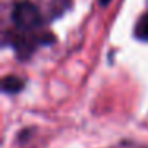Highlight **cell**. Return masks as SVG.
Wrapping results in <instances>:
<instances>
[{
    "label": "cell",
    "mask_w": 148,
    "mask_h": 148,
    "mask_svg": "<svg viewBox=\"0 0 148 148\" xmlns=\"http://www.w3.org/2000/svg\"><path fill=\"white\" fill-rule=\"evenodd\" d=\"M11 19H13L14 26L21 32H32L42 27V14H40L38 8L30 2H18L13 8L11 13Z\"/></svg>",
    "instance_id": "obj_1"
},
{
    "label": "cell",
    "mask_w": 148,
    "mask_h": 148,
    "mask_svg": "<svg viewBox=\"0 0 148 148\" xmlns=\"http://www.w3.org/2000/svg\"><path fill=\"white\" fill-rule=\"evenodd\" d=\"M110 2H112V0H100V5H102V7H107Z\"/></svg>",
    "instance_id": "obj_4"
},
{
    "label": "cell",
    "mask_w": 148,
    "mask_h": 148,
    "mask_svg": "<svg viewBox=\"0 0 148 148\" xmlns=\"http://www.w3.org/2000/svg\"><path fill=\"white\" fill-rule=\"evenodd\" d=\"M23 88H24V80L19 77H16V75H8V77H5L3 81H2V89L7 94H16V92H19Z\"/></svg>",
    "instance_id": "obj_2"
},
{
    "label": "cell",
    "mask_w": 148,
    "mask_h": 148,
    "mask_svg": "<svg viewBox=\"0 0 148 148\" xmlns=\"http://www.w3.org/2000/svg\"><path fill=\"white\" fill-rule=\"evenodd\" d=\"M135 35H137V38L148 42V14H143L138 19L137 27H135Z\"/></svg>",
    "instance_id": "obj_3"
}]
</instances>
